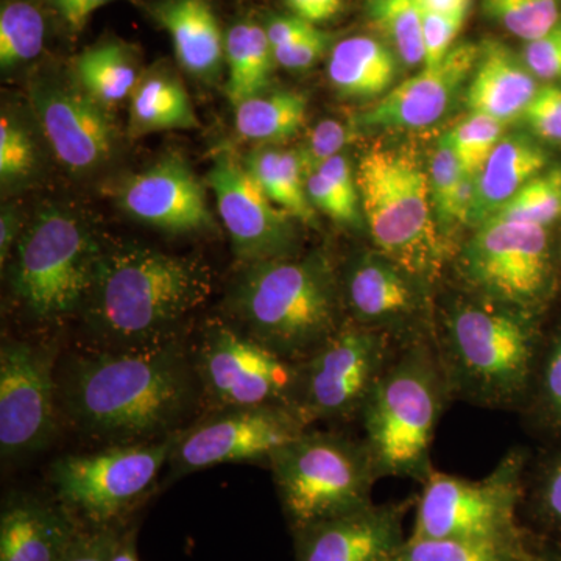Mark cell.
I'll return each instance as SVG.
<instances>
[{"label": "cell", "instance_id": "6da1fadb", "mask_svg": "<svg viewBox=\"0 0 561 561\" xmlns=\"http://www.w3.org/2000/svg\"><path fill=\"white\" fill-rule=\"evenodd\" d=\"M194 397V365L179 341L81 354L66 364L58 381L70 424L111 445L169 437Z\"/></svg>", "mask_w": 561, "mask_h": 561}, {"label": "cell", "instance_id": "7a4b0ae2", "mask_svg": "<svg viewBox=\"0 0 561 561\" xmlns=\"http://www.w3.org/2000/svg\"><path fill=\"white\" fill-rule=\"evenodd\" d=\"M210 294L205 261L127 243L103 251L81 311L108 350L151 348L176 341L181 324Z\"/></svg>", "mask_w": 561, "mask_h": 561}, {"label": "cell", "instance_id": "3957f363", "mask_svg": "<svg viewBox=\"0 0 561 561\" xmlns=\"http://www.w3.org/2000/svg\"><path fill=\"white\" fill-rule=\"evenodd\" d=\"M341 280L323 254L243 265L228 308L251 337L280 356L302 362L342 321Z\"/></svg>", "mask_w": 561, "mask_h": 561}, {"label": "cell", "instance_id": "277c9868", "mask_svg": "<svg viewBox=\"0 0 561 561\" xmlns=\"http://www.w3.org/2000/svg\"><path fill=\"white\" fill-rule=\"evenodd\" d=\"M435 348L449 391L483 408H511L524 393L537 351L534 312L472 294L440 320Z\"/></svg>", "mask_w": 561, "mask_h": 561}, {"label": "cell", "instance_id": "5b68a950", "mask_svg": "<svg viewBox=\"0 0 561 561\" xmlns=\"http://www.w3.org/2000/svg\"><path fill=\"white\" fill-rule=\"evenodd\" d=\"M451 398L432 339L398 348L360 412L362 440L379 479L427 481L434 472L432 442Z\"/></svg>", "mask_w": 561, "mask_h": 561}, {"label": "cell", "instance_id": "8992f818", "mask_svg": "<svg viewBox=\"0 0 561 561\" xmlns=\"http://www.w3.org/2000/svg\"><path fill=\"white\" fill-rule=\"evenodd\" d=\"M362 214L375 250L432 287L451 256L432 203L430 172L415 151L378 147L356 173Z\"/></svg>", "mask_w": 561, "mask_h": 561}, {"label": "cell", "instance_id": "52a82bcc", "mask_svg": "<svg viewBox=\"0 0 561 561\" xmlns=\"http://www.w3.org/2000/svg\"><path fill=\"white\" fill-rule=\"evenodd\" d=\"M103 251L81 214L46 206L25 225L11 254V290L35 319H66L83 309Z\"/></svg>", "mask_w": 561, "mask_h": 561}, {"label": "cell", "instance_id": "ba28073f", "mask_svg": "<svg viewBox=\"0 0 561 561\" xmlns=\"http://www.w3.org/2000/svg\"><path fill=\"white\" fill-rule=\"evenodd\" d=\"M268 463L294 531L373 504L379 479L365 442L332 432L306 430Z\"/></svg>", "mask_w": 561, "mask_h": 561}, {"label": "cell", "instance_id": "9c48e42d", "mask_svg": "<svg viewBox=\"0 0 561 561\" xmlns=\"http://www.w3.org/2000/svg\"><path fill=\"white\" fill-rule=\"evenodd\" d=\"M522 459L508 456L489 478L432 472L416 500L413 540L524 541L516 522Z\"/></svg>", "mask_w": 561, "mask_h": 561}, {"label": "cell", "instance_id": "30bf717a", "mask_svg": "<svg viewBox=\"0 0 561 561\" xmlns=\"http://www.w3.org/2000/svg\"><path fill=\"white\" fill-rule=\"evenodd\" d=\"M179 431L161 440L122 443L101 451L70 454L51 463L49 478L58 500L92 527L128 511L169 463Z\"/></svg>", "mask_w": 561, "mask_h": 561}, {"label": "cell", "instance_id": "8fae6325", "mask_svg": "<svg viewBox=\"0 0 561 561\" xmlns=\"http://www.w3.org/2000/svg\"><path fill=\"white\" fill-rule=\"evenodd\" d=\"M459 268L471 294L535 312L552 286L548 228L486 220L461 247Z\"/></svg>", "mask_w": 561, "mask_h": 561}, {"label": "cell", "instance_id": "7c38bea8", "mask_svg": "<svg viewBox=\"0 0 561 561\" xmlns=\"http://www.w3.org/2000/svg\"><path fill=\"white\" fill-rule=\"evenodd\" d=\"M393 345L389 335L345 321L300 362L295 409L306 424L360 416L373 387L397 354Z\"/></svg>", "mask_w": 561, "mask_h": 561}, {"label": "cell", "instance_id": "4fadbf2b", "mask_svg": "<svg viewBox=\"0 0 561 561\" xmlns=\"http://www.w3.org/2000/svg\"><path fill=\"white\" fill-rule=\"evenodd\" d=\"M195 373L219 411L260 405L295 408L301 365L239 328L216 323L203 335Z\"/></svg>", "mask_w": 561, "mask_h": 561}, {"label": "cell", "instance_id": "5bb4252c", "mask_svg": "<svg viewBox=\"0 0 561 561\" xmlns=\"http://www.w3.org/2000/svg\"><path fill=\"white\" fill-rule=\"evenodd\" d=\"M28 101L51 153L66 171L84 176L108 164L116 151L114 122L72 73L39 70L28 83Z\"/></svg>", "mask_w": 561, "mask_h": 561}, {"label": "cell", "instance_id": "9a60e30c", "mask_svg": "<svg viewBox=\"0 0 561 561\" xmlns=\"http://www.w3.org/2000/svg\"><path fill=\"white\" fill-rule=\"evenodd\" d=\"M308 430L290 405L220 409L190 430L179 431L171 461L175 474L238 461L271 460L280 446Z\"/></svg>", "mask_w": 561, "mask_h": 561}, {"label": "cell", "instance_id": "2e32d148", "mask_svg": "<svg viewBox=\"0 0 561 561\" xmlns=\"http://www.w3.org/2000/svg\"><path fill=\"white\" fill-rule=\"evenodd\" d=\"M206 183L216 197L232 253L243 265L298 256L300 236L294 217L265 195L241 158L232 151H221Z\"/></svg>", "mask_w": 561, "mask_h": 561}, {"label": "cell", "instance_id": "e0dca14e", "mask_svg": "<svg viewBox=\"0 0 561 561\" xmlns=\"http://www.w3.org/2000/svg\"><path fill=\"white\" fill-rule=\"evenodd\" d=\"M54 357L27 342L0 350V453L3 460L46 448L57 430Z\"/></svg>", "mask_w": 561, "mask_h": 561}, {"label": "cell", "instance_id": "ac0fdd59", "mask_svg": "<svg viewBox=\"0 0 561 561\" xmlns=\"http://www.w3.org/2000/svg\"><path fill=\"white\" fill-rule=\"evenodd\" d=\"M341 289L353 323L382 332L400 346L432 339L424 328L430 287L379 251L354 256Z\"/></svg>", "mask_w": 561, "mask_h": 561}, {"label": "cell", "instance_id": "d6986e66", "mask_svg": "<svg viewBox=\"0 0 561 561\" xmlns=\"http://www.w3.org/2000/svg\"><path fill=\"white\" fill-rule=\"evenodd\" d=\"M121 209L133 220L171 234L216 230L205 187L180 154L128 176L117 192Z\"/></svg>", "mask_w": 561, "mask_h": 561}, {"label": "cell", "instance_id": "ffe728a7", "mask_svg": "<svg viewBox=\"0 0 561 561\" xmlns=\"http://www.w3.org/2000/svg\"><path fill=\"white\" fill-rule=\"evenodd\" d=\"M481 47L474 44L454 46L437 68H424L375 105L357 114L354 130H419L431 127L451 108L457 92L463 87L478 62Z\"/></svg>", "mask_w": 561, "mask_h": 561}, {"label": "cell", "instance_id": "44dd1931", "mask_svg": "<svg viewBox=\"0 0 561 561\" xmlns=\"http://www.w3.org/2000/svg\"><path fill=\"white\" fill-rule=\"evenodd\" d=\"M412 504H370L295 530L297 561H391L408 540L404 519Z\"/></svg>", "mask_w": 561, "mask_h": 561}, {"label": "cell", "instance_id": "7402d4cb", "mask_svg": "<svg viewBox=\"0 0 561 561\" xmlns=\"http://www.w3.org/2000/svg\"><path fill=\"white\" fill-rule=\"evenodd\" d=\"M77 530L65 507L20 494L0 516V561H61Z\"/></svg>", "mask_w": 561, "mask_h": 561}, {"label": "cell", "instance_id": "603a6c76", "mask_svg": "<svg viewBox=\"0 0 561 561\" xmlns=\"http://www.w3.org/2000/svg\"><path fill=\"white\" fill-rule=\"evenodd\" d=\"M150 13L171 36L181 68L205 83L219 79L225 66V33L208 0H157Z\"/></svg>", "mask_w": 561, "mask_h": 561}, {"label": "cell", "instance_id": "cb8c5ba5", "mask_svg": "<svg viewBox=\"0 0 561 561\" xmlns=\"http://www.w3.org/2000/svg\"><path fill=\"white\" fill-rule=\"evenodd\" d=\"M538 79L504 44L486 41L479 50L467 91V105L474 114H485L507 124L523 117L538 91Z\"/></svg>", "mask_w": 561, "mask_h": 561}, {"label": "cell", "instance_id": "d4e9b609", "mask_svg": "<svg viewBox=\"0 0 561 561\" xmlns=\"http://www.w3.org/2000/svg\"><path fill=\"white\" fill-rule=\"evenodd\" d=\"M548 160V153L527 136H504L476 175L478 195L470 227L476 230L490 220L531 179L546 171Z\"/></svg>", "mask_w": 561, "mask_h": 561}, {"label": "cell", "instance_id": "484cf974", "mask_svg": "<svg viewBox=\"0 0 561 561\" xmlns=\"http://www.w3.org/2000/svg\"><path fill=\"white\" fill-rule=\"evenodd\" d=\"M400 72L393 49L371 36H350L332 47L328 79L343 99H375L387 94Z\"/></svg>", "mask_w": 561, "mask_h": 561}, {"label": "cell", "instance_id": "4316f807", "mask_svg": "<svg viewBox=\"0 0 561 561\" xmlns=\"http://www.w3.org/2000/svg\"><path fill=\"white\" fill-rule=\"evenodd\" d=\"M128 116L130 138L201 127L183 81L165 65L144 70L131 92Z\"/></svg>", "mask_w": 561, "mask_h": 561}, {"label": "cell", "instance_id": "83f0119b", "mask_svg": "<svg viewBox=\"0 0 561 561\" xmlns=\"http://www.w3.org/2000/svg\"><path fill=\"white\" fill-rule=\"evenodd\" d=\"M275 65L264 25L243 20L225 33V66L228 68L225 90L232 105L267 92Z\"/></svg>", "mask_w": 561, "mask_h": 561}, {"label": "cell", "instance_id": "f1b7e54d", "mask_svg": "<svg viewBox=\"0 0 561 561\" xmlns=\"http://www.w3.org/2000/svg\"><path fill=\"white\" fill-rule=\"evenodd\" d=\"M142 72L135 49L121 41L81 51L70 69L81 90L106 110L130 98Z\"/></svg>", "mask_w": 561, "mask_h": 561}, {"label": "cell", "instance_id": "f546056e", "mask_svg": "<svg viewBox=\"0 0 561 561\" xmlns=\"http://www.w3.org/2000/svg\"><path fill=\"white\" fill-rule=\"evenodd\" d=\"M243 165L278 208L295 220L312 225L316 208L306 191V173L298 150L261 147L242 158Z\"/></svg>", "mask_w": 561, "mask_h": 561}, {"label": "cell", "instance_id": "4dcf8cb0", "mask_svg": "<svg viewBox=\"0 0 561 561\" xmlns=\"http://www.w3.org/2000/svg\"><path fill=\"white\" fill-rule=\"evenodd\" d=\"M308 98L298 91H272L236 105V130L242 139L278 144L305 127Z\"/></svg>", "mask_w": 561, "mask_h": 561}, {"label": "cell", "instance_id": "1f68e13d", "mask_svg": "<svg viewBox=\"0 0 561 561\" xmlns=\"http://www.w3.org/2000/svg\"><path fill=\"white\" fill-rule=\"evenodd\" d=\"M47 21L36 0H5L0 9V66L3 72L38 58Z\"/></svg>", "mask_w": 561, "mask_h": 561}, {"label": "cell", "instance_id": "d6a6232c", "mask_svg": "<svg viewBox=\"0 0 561 561\" xmlns=\"http://www.w3.org/2000/svg\"><path fill=\"white\" fill-rule=\"evenodd\" d=\"M367 14L402 65L408 68L424 65L421 0H367Z\"/></svg>", "mask_w": 561, "mask_h": 561}, {"label": "cell", "instance_id": "836d02e7", "mask_svg": "<svg viewBox=\"0 0 561 561\" xmlns=\"http://www.w3.org/2000/svg\"><path fill=\"white\" fill-rule=\"evenodd\" d=\"M534 556L524 541L413 540L391 561H524Z\"/></svg>", "mask_w": 561, "mask_h": 561}, {"label": "cell", "instance_id": "e575fe53", "mask_svg": "<svg viewBox=\"0 0 561 561\" xmlns=\"http://www.w3.org/2000/svg\"><path fill=\"white\" fill-rule=\"evenodd\" d=\"M561 217V165L538 173L490 220L523 221L548 228Z\"/></svg>", "mask_w": 561, "mask_h": 561}, {"label": "cell", "instance_id": "d590c367", "mask_svg": "<svg viewBox=\"0 0 561 561\" xmlns=\"http://www.w3.org/2000/svg\"><path fill=\"white\" fill-rule=\"evenodd\" d=\"M483 11L516 38H541L561 20L560 0H482Z\"/></svg>", "mask_w": 561, "mask_h": 561}, {"label": "cell", "instance_id": "8d00e7d4", "mask_svg": "<svg viewBox=\"0 0 561 561\" xmlns=\"http://www.w3.org/2000/svg\"><path fill=\"white\" fill-rule=\"evenodd\" d=\"M38 147L24 122L3 111L0 119V181L3 190L27 183L38 168Z\"/></svg>", "mask_w": 561, "mask_h": 561}, {"label": "cell", "instance_id": "74e56055", "mask_svg": "<svg viewBox=\"0 0 561 561\" xmlns=\"http://www.w3.org/2000/svg\"><path fill=\"white\" fill-rule=\"evenodd\" d=\"M502 133H504L502 122L485 114L471 113L470 117L460 122L445 136L463 165L465 173L476 176L496 149L500 140L504 138Z\"/></svg>", "mask_w": 561, "mask_h": 561}, {"label": "cell", "instance_id": "f35d334b", "mask_svg": "<svg viewBox=\"0 0 561 561\" xmlns=\"http://www.w3.org/2000/svg\"><path fill=\"white\" fill-rule=\"evenodd\" d=\"M356 136L353 125L343 124L341 121L324 119L319 122L309 131L305 144L298 149L306 176L317 171L331 158L342 154V150L348 146L350 140Z\"/></svg>", "mask_w": 561, "mask_h": 561}, {"label": "cell", "instance_id": "ab89813d", "mask_svg": "<svg viewBox=\"0 0 561 561\" xmlns=\"http://www.w3.org/2000/svg\"><path fill=\"white\" fill-rule=\"evenodd\" d=\"M467 13H435L423 7L424 68H437L453 49Z\"/></svg>", "mask_w": 561, "mask_h": 561}, {"label": "cell", "instance_id": "60d3db41", "mask_svg": "<svg viewBox=\"0 0 561 561\" xmlns=\"http://www.w3.org/2000/svg\"><path fill=\"white\" fill-rule=\"evenodd\" d=\"M527 127L546 142L561 144V88L546 83L538 88L523 117Z\"/></svg>", "mask_w": 561, "mask_h": 561}, {"label": "cell", "instance_id": "b9f144b4", "mask_svg": "<svg viewBox=\"0 0 561 561\" xmlns=\"http://www.w3.org/2000/svg\"><path fill=\"white\" fill-rule=\"evenodd\" d=\"M463 176V165H461L459 158H457L456 151L453 150L449 140L446 139V136H443L438 140L430 169L432 203H434L437 220H440L446 203H448L449 197H451L456 187L459 186Z\"/></svg>", "mask_w": 561, "mask_h": 561}, {"label": "cell", "instance_id": "7bdbcfd3", "mask_svg": "<svg viewBox=\"0 0 561 561\" xmlns=\"http://www.w3.org/2000/svg\"><path fill=\"white\" fill-rule=\"evenodd\" d=\"M523 61L538 81L561 83V20L541 38L526 43Z\"/></svg>", "mask_w": 561, "mask_h": 561}, {"label": "cell", "instance_id": "ee69618b", "mask_svg": "<svg viewBox=\"0 0 561 561\" xmlns=\"http://www.w3.org/2000/svg\"><path fill=\"white\" fill-rule=\"evenodd\" d=\"M119 538L111 527L79 529L61 561H111Z\"/></svg>", "mask_w": 561, "mask_h": 561}, {"label": "cell", "instance_id": "f6af8a7d", "mask_svg": "<svg viewBox=\"0 0 561 561\" xmlns=\"http://www.w3.org/2000/svg\"><path fill=\"white\" fill-rule=\"evenodd\" d=\"M330 35L321 32L320 28H313L311 33L295 41L289 46L279 47L273 50L276 65L289 70H306L312 68L323 58L330 47Z\"/></svg>", "mask_w": 561, "mask_h": 561}, {"label": "cell", "instance_id": "bcb514c9", "mask_svg": "<svg viewBox=\"0 0 561 561\" xmlns=\"http://www.w3.org/2000/svg\"><path fill=\"white\" fill-rule=\"evenodd\" d=\"M541 397L546 411L561 426V331L542 368Z\"/></svg>", "mask_w": 561, "mask_h": 561}, {"label": "cell", "instance_id": "7dc6e473", "mask_svg": "<svg viewBox=\"0 0 561 561\" xmlns=\"http://www.w3.org/2000/svg\"><path fill=\"white\" fill-rule=\"evenodd\" d=\"M113 0H46L47 7L72 33H79L87 27L92 14L102 7L108 5Z\"/></svg>", "mask_w": 561, "mask_h": 561}, {"label": "cell", "instance_id": "c3c4849f", "mask_svg": "<svg viewBox=\"0 0 561 561\" xmlns=\"http://www.w3.org/2000/svg\"><path fill=\"white\" fill-rule=\"evenodd\" d=\"M264 28L265 33H267L272 50H276L279 47L289 46L295 41L301 39L302 36L311 33L316 25L295 16V14H287V16L271 18V20L265 22Z\"/></svg>", "mask_w": 561, "mask_h": 561}, {"label": "cell", "instance_id": "681fc988", "mask_svg": "<svg viewBox=\"0 0 561 561\" xmlns=\"http://www.w3.org/2000/svg\"><path fill=\"white\" fill-rule=\"evenodd\" d=\"M286 5L291 14L316 25L337 16L343 9V0H286Z\"/></svg>", "mask_w": 561, "mask_h": 561}, {"label": "cell", "instance_id": "f907efd6", "mask_svg": "<svg viewBox=\"0 0 561 561\" xmlns=\"http://www.w3.org/2000/svg\"><path fill=\"white\" fill-rule=\"evenodd\" d=\"M540 507L542 516L557 529H561V460L542 482Z\"/></svg>", "mask_w": 561, "mask_h": 561}, {"label": "cell", "instance_id": "816d5d0a", "mask_svg": "<svg viewBox=\"0 0 561 561\" xmlns=\"http://www.w3.org/2000/svg\"><path fill=\"white\" fill-rule=\"evenodd\" d=\"M24 228L20 210L13 205L3 206L2 214H0V264H2V268L10 261Z\"/></svg>", "mask_w": 561, "mask_h": 561}, {"label": "cell", "instance_id": "f5cc1de1", "mask_svg": "<svg viewBox=\"0 0 561 561\" xmlns=\"http://www.w3.org/2000/svg\"><path fill=\"white\" fill-rule=\"evenodd\" d=\"M421 3L435 13L457 14L467 13L470 0H421Z\"/></svg>", "mask_w": 561, "mask_h": 561}, {"label": "cell", "instance_id": "db71d44e", "mask_svg": "<svg viewBox=\"0 0 561 561\" xmlns=\"http://www.w3.org/2000/svg\"><path fill=\"white\" fill-rule=\"evenodd\" d=\"M111 561H139L138 553H136L135 538L133 535L121 537L117 541L116 549H114L113 559Z\"/></svg>", "mask_w": 561, "mask_h": 561}, {"label": "cell", "instance_id": "11a10c76", "mask_svg": "<svg viewBox=\"0 0 561 561\" xmlns=\"http://www.w3.org/2000/svg\"><path fill=\"white\" fill-rule=\"evenodd\" d=\"M524 561H546V560L540 559V557L531 556V557H529V559L524 560Z\"/></svg>", "mask_w": 561, "mask_h": 561}]
</instances>
